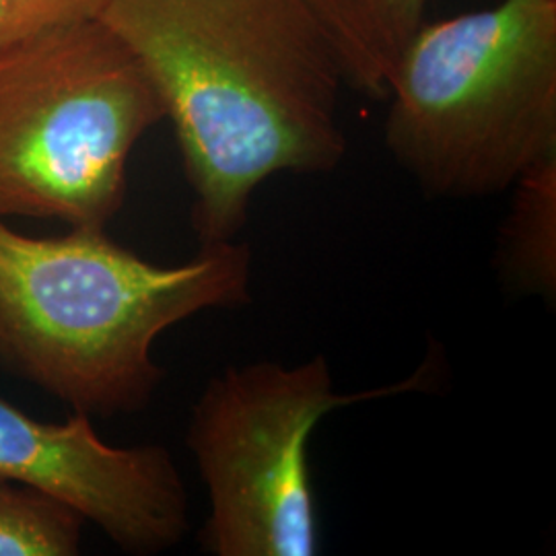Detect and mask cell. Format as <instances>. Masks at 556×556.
Listing matches in <instances>:
<instances>
[{"label": "cell", "mask_w": 556, "mask_h": 556, "mask_svg": "<svg viewBox=\"0 0 556 556\" xmlns=\"http://www.w3.org/2000/svg\"><path fill=\"white\" fill-rule=\"evenodd\" d=\"M330 40L346 85L376 100L388 85L400 54L425 23L429 0H307Z\"/></svg>", "instance_id": "cell-7"}, {"label": "cell", "mask_w": 556, "mask_h": 556, "mask_svg": "<svg viewBox=\"0 0 556 556\" xmlns=\"http://www.w3.org/2000/svg\"><path fill=\"white\" fill-rule=\"evenodd\" d=\"M252 301V250L229 239L181 264H155L108 229L36 238L0 219V371L73 413H142L157 394L161 334Z\"/></svg>", "instance_id": "cell-2"}, {"label": "cell", "mask_w": 556, "mask_h": 556, "mask_svg": "<svg viewBox=\"0 0 556 556\" xmlns=\"http://www.w3.org/2000/svg\"><path fill=\"white\" fill-rule=\"evenodd\" d=\"M383 140L418 188L486 199L556 157V0L422 23L388 85Z\"/></svg>", "instance_id": "cell-3"}, {"label": "cell", "mask_w": 556, "mask_h": 556, "mask_svg": "<svg viewBox=\"0 0 556 556\" xmlns=\"http://www.w3.org/2000/svg\"><path fill=\"white\" fill-rule=\"evenodd\" d=\"M514 190L501 238V270L519 291L555 298L556 157L517 179Z\"/></svg>", "instance_id": "cell-8"}, {"label": "cell", "mask_w": 556, "mask_h": 556, "mask_svg": "<svg viewBox=\"0 0 556 556\" xmlns=\"http://www.w3.org/2000/svg\"><path fill=\"white\" fill-rule=\"evenodd\" d=\"M85 519L36 489L0 477V556H75Z\"/></svg>", "instance_id": "cell-9"}, {"label": "cell", "mask_w": 556, "mask_h": 556, "mask_svg": "<svg viewBox=\"0 0 556 556\" xmlns=\"http://www.w3.org/2000/svg\"><path fill=\"white\" fill-rule=\"evenodd\" d=\"M0 477L73 507L128 555L172 551L190 532V498L172 452L112 445L87 415L48 422L0 396Z\"/></svg>", "instance_id": "cell-6"}, {"label": "cell", "mask_w": 556, "mask_h": 556, "mask_svg": "<svg viewBox=\"0 0 556 556\" xmlns=\"http://www.w3.org/2000/svg\"><path fill=\"white\" fill-rule=\"evenodd\" d=\"M174 124L200 245L238 238L278 174H330L346 155L337 48L307 0H105Z\"/></svg>", "instance_id": "cell-1"}, {"label": "cell", "mask_w": 556, "mask_h": 556, "mask_svg": "<svg viewBox=\"0 0 556 556\" xmlns=\"http://www.w3.org/2000/svg\"><path fill=\"white\" fill-rule=\"evenodd\" d=\"M163 118L144 68L100 17L0 52V219L108 229L128 160Z\"/></svg>", "instance_id": "cell-4"}, {"label": "cell", "mask_w": 556, "mask_h": 556, "mask_svg": "<svg viewBox=\"0 0 556 556\" xmlns=\"http://www.w3.org/2000/svg\"><path fill=\"white\" fill-rule=\"evenodd\" d=\"M429 367L357 394L334 390L324 355L298 365L248 363L211 379L186 429L211 507L202 548L215 556L318 555L309 439L319 420L355 402L417 392L431 383Z\"/></svg>", "instance_id": "cell-5"}, {"label": "cell", "mask_w": 556, "mask_h": 556, "mask_svg": "<svg viewBox=\"0 0 556 556\" xmlns=\"http://www.w3.org/2000/svg\"><path fill=\"white\" fill-rule=\"evenodd\" d=\"M105 0H0V52L77 21L98 20Z\"/></svg>", "instance_id": "cell-10"}]
</instances>
